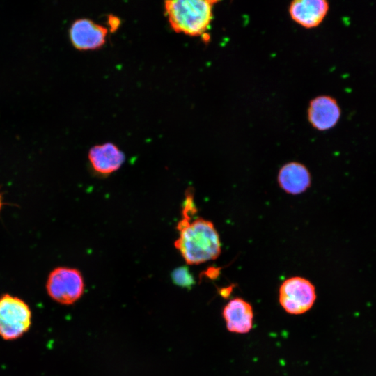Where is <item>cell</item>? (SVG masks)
<instances>
[{
	"label": "cell",
	"instance_id": "obj_1",
	"mask_svg": "<svg viewBox=\"0 0 376 376\" xmlns=\"http://www.w3.org/2000/svg\"><path fill=\"white\" fill-rule=\"evenodd\" d=\"M195 214L182 212L178 223V238L174 246L189 265H198L217 259L221 251L219 233L213 223Z\"/></svg>",
	"mask_w": 376,
	"mask_h": 376
},
{
	"label": "cell",
	"instance_id": "obj_6",
	"mask_svg": "<svg viewBox=\"0 0 376 376\" xmlns=\"http://www.w3.org/2000/svg\"><path fill=\"white\" fill-rule=\"evenodd\" d=\"M108 29L87 18L75 20L69 29L70 40L78 50H95L105 42Z\"/></svg>",
	"mask_w": 376,
	"mask_h": 376
},
{
	"label": "cell",
	"instance_id": "obj_2",
	"mask_svg": "<svg viewBox=\"0 0 376 376\" xmlns=\"http://www.w3.org/2000/svg\"><path fill=\"white\" fill-rule=\"evenodd\" d=\"M213 0H169L164 11L172 29L190 36L206 35L213 18Z\"/></svg>",
	"mask_w": 376,
	"mask_h": 376
},
{
	"label": "cell",
	"instance_id": "obj_14",
	"mask_svg": "<svg viewBox=\"0 0 376 376\" xmlns=\"http://www.w3.org/2000/svg\"><path fill=\"white\" fill-rule=\"evenodd\" d=\"M3 200H2V196L0 194V210H1L2 207H3Z\"/></svg>",
	"mask_w": 376,
	"mask_h": 376
},
{
	"label": "cell",
	"instance_id": "obj_12",
	"mask_svg": "<svg viewBox=\"0 0 376 376\" xmlns=\"http://www.w3.org/2000/svg\"><path fill=\"white\" fill-rule=\"evenodd\" d=\"M172 281L176 285L191 289L195 283V280L188 267L181 266L175 268L171 274Z\"/></svg>",
	"mask_w": 376,
	"mask_h": 376
},
{
	"label": "cell",
	"instance_id": "obj_7",
	"mask_svg": "<svg viewBox=\"0 0 376 376\" xmlns=\"http://www.w3.org/2000/svg\"><path fill=\"white\" fill-rule=\"evenodd\" d=\"M308 120L312 127L319 131L334 127L341 116L337 100L329 95H319L312 99L308 108Z\"/></svg>",
	"mask_w": 376,
	"mask_h": 376
},
{
	"label": "cell",
	"instance_id": "obj_3",
	"mask_svg": "<svg viewBox=\"0 0 376 376\" xmlns=\"http://www.w3.org/2000/svg\"><path fill=\"white\" fill-rule=\"evenodd\" d=\"M32 313L19 297L5 293L0 296V337L5 340L21 338L31 327Z\"/></svg>",
	"mask_w": 376,
	"mask_h": 376
},
{
	"label": "cell",
	"instance_id": "obj_9",
	"mask_svg": "<svg viewBox=\"0 0 376 376\" xmlns=\"http://www.w3.org/2000/svg\"><path fill=\"white\" fill-rule=\"evenodd\" d=\"M222 315L227 329L232 333L246 334L252 329L253 308L242 298L230 300L224 307Z\"/></svg>",
	"mask_w": 376,
	"mask_h": 376
},
{
	"label": "cell",
	"instance_id": "obj_11",
	"mask_svg": "<svg viewBox=\"0 0 376 376\" xmlns=\"http://www.w3.org/2000/svg\"><path fill=\"white\" fill-rule=\"evenodd\" d=\"M279 187L287 194L298 195L306 191L311 184V176L306 166L297 162L284 164L278 173Z\"/></svg>",
	"mask_w": 376,
	"mask_h": 376
},
{
	"label": "cell",
	"instance_id": "obj_4",
	"mask_svg": "<svg viewBox=\"0 0 376 376\" xmlns=\"http://www.w3.org/2000/svg\"><path fill=\"white\" fill-rule=\"evenodd\" d=\"M45 288L52 300L63 305H71L84 293V279L75 268L58 267L49 274Z\"/></svg>",
	"mask_w": 376,
	"mask_h": 376
},
{
	"label": "cell",
	"instance_id": "obj_8",
	"mask_svg": "<svg viewBox=\"0 0 376 376\" xmlns=\"http://www.w3.org/2000/svg\"><path fill=\"white\" fill-rule=\"evenodd\" d=\"M329 9L325 0H295L289 6L291 19L306 29L318 26L324 19Z\"/></svg>",
	"mask_w": 376,
	"mask_h": 376
},
{
	"label": "cell",
	"instance_id": "obj_10",
	"mask_svg": "<svg viewBox=\"0 0 376 376\" xmlns=\"http://www.w3.org/2000/svg\"><path fill=\"white\" fill-rule=\"evenodd\" d=\"M88 159L95 172L107 175L118 170L125 157L115 144L104 143L93 146L89 150Z\"/></svg>",
	"mask_w": 376,
	"mask_h": 376
},
{
	"label": "cell",
	"instance_id": "obj_13",
	"mask_svg": "<svg viewBox=\"0 0 376 376\" xmlns=\"http://www.w3.org/2000/svg\"><path fill=\"white\" fill-rule=\"evenodd\" d=\"M107 24L110 31L114 32L119 27L120 20L118 17L111 15L108 17Z\"/></svg>",
	"mask_w": 376,
	"mask_h": 376
},
{
	"label": "cell",
	"instance_id": "obj_5",
	"mask_svg": "<svg viewBox=\"0 0 376 376\" xmlns=\"http://www.w3.org/2000/svg\"><path fill=\"white\" fill-rule=\"evenodd\" d=\"M315 299L314 285L301 276L288 278L279 288V304L285 312L292 315H301L309 311Z\"/></svg>",
	"mask_w": 376,
	"mask_h": 376
}]
</instances>
